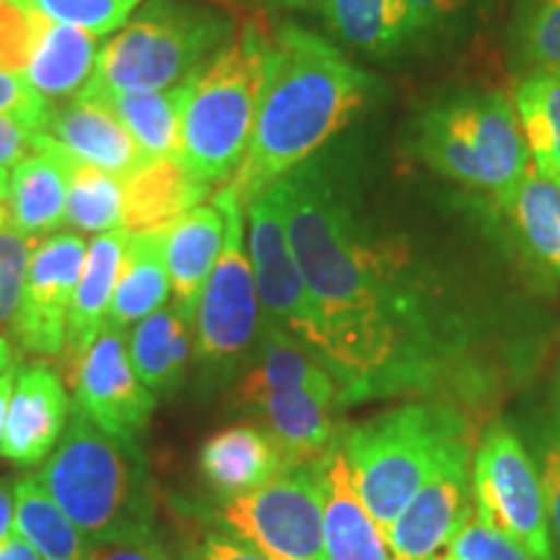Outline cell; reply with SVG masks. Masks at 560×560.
<instances>
[{
  "label": "cell",
  "instance_id": "cell-35",
  "mask_svg": "<svg viewBox=\"0 0 560 560\" xmlns=\"http://www.w3.org/2000/svg\"><path fill=\"white\" fill-rule=\"evenodd\" d=\"M34 247L37 240L21 234L11 223L0 229V327L11 325L16 317Z\"/></svg>",
  "mask_w": 560,
  "mask_h": 560
},
{
  "label": "cell",
  "instance_id": "cell-31",
  "mask_svg": "<svg viewBox=\"0 0 560 560\" xmlns=\"http://www.w3.org/2000/svg\"><path fill=\"white\" fill-rule=\"evenodd\" d=\"M19 535L39 552L42 560H89L91 545L62 514L37 478H24L13 486Z\"/></svg>",
  "mask_w": 560,
  "mask_h": 560
},
{
  "label": "cell",
  "instance_id": "cell-13",
  "mask_svg": "<svg viewBox=\"0 0 560 560\" xmlns=\"http://www.w3.org/2000/svg\"><path fill=\"white\" fill-rule=\"evenodd\" d=\"M86 242L68 231L47 236L34 247L16 317L11 322L13 335L26 353H62L70 304L86 262Z\"/></svg>",
  "mask_w": 560,
  "mask_h": 560
},
{
  "label": "cell",
  "instance_id": "cell-39",
  "mask_svg": "<svg viewBox=\"0 0 560 560\" xmlns=\"http://www.w3.org/2000/svg\"><path fill=\"white\" fill-rule=\"evenodd\" d=\"M89 560H177V558H174L170 548L159 540V535L153 532V527H143V529H132L128 535L115 537V540L94 545Z\"/></svg>",
  "mask_w": 560,
  "mask_h": 560
},
{
  "label": "cell",
  "instance_id": "cell-1",
  "mask_svg": "<svg viewBox=\"0 0 560 560\" xmlns=\"http://www.w3.org/2000/svg\"><path fill=\"white\" fill-rule=\"evenodd\" d=\"M276 190L317 312L319 363L338 382L340 402L429 389L452 350L405 289L395 249L371 240L319 161L301 164Z\"/></svg>",
  "mask_w": 560,
  "mask_h": 560
},
{
  "label": "cell",
  "instance_id": "cell-4",
  "mask_svg": "<svg viewBox=\"0 0 560 560\" xmlns=\"http://www.w3.org/2000/svg\"><path fill=\"white\" fill-rule=\"evenodd\" d=\"M270 66L272 37L257 21H247L195 75L182 112V164L210 190L240 170Z\"/></svg>",
  "mask_w": 560,
  "mask_h": 560
},
{
  "label": "cell",
  "instance_id": "cell-22",
  "mask_svg": "<svg viewBox=\"0 0 560 560\" xmlns=\"http://www.w3.org/2000/svg\"><path fill=\"white\" fill-rule=\"evenodd\" d=\"M70 164L73 159L45 132V145L13 166L9 177L13 229L39 242V236L66 223Z\"/></svg>",
  "mask_w": 560,
  "mask_h": 560
},
{
  "label": "cell",
  "instance_id": "cell-5",
  "mask_svg": "<svg viewBox=\"0 0 560 560\" xmlns=\"http://www.w3.org/2000/svg\"><path fill=\"white\" fill-rule=\"evenodd\" d=\"M363 506L387 535L423 482L470 444L457 410L441 402H408L338 436Z\"/></svg>",
  "mask_w": 560,
  "mask_h": 560
},
{
  "label": "cell",
  "instance_id": "cell-42",
  "mask_svg": "<svg viewBox=\"0 0 560 560\" xmlns=\"http://www.w3.org/2000/svg\"><path fill=\"white\" fill-rule=\"evenodd\" d=\"M542 493H545V511H548L550 540L560 550V446L545 452L542 459Z\"/></svg>",
  "mask_w": 560,
  "mask_h": 560
},
{
  "label": "cell",
  "instance_id": "cell-34",
  "mask_svg": "<svg viewBox=\"0 0 560 560\" xmlns=\"http://www.w3.org/2000/svg\"><path fill=\"white\" fill-rule=\"evenodd\" d=\"M21 3L58 24L75 26L94 37H107L122 30L125 21L136 13L143 0H21Z\"/></svg>",
  "mask_w": 560,
  "mask_h": 560
},
{
  "label": "cell",
  "instance_id": "cell-17",
  "mask_svg": "<svg viewBox=\"0 0 560 560\" xmlns=\"http://www.w3.org/2000/svg\"><path fill=\"white\" fill-rule=\"evenodd\" d=\"M322 490L327 560H400L363 506L338 436L314 459Z\"/></svg>",
  "mask_w": 560,
  "mask_h": 560
},
{
  "label": "cell",
  "instance_id": "cell-12",
  "mask_svg": "<svg viewBox=\"0 0 560 560\" xmlns=\"http://www.w3.org/2000/svg\"><path fill=\"white\" fill-rule=\"evenodd\" d=\"M249 262L265 319L293 335L319 361L322 335L317 312L285 234L283 210L276 185L247 206Z\"/></svg>",
  "mask_w": 560,
  "mask_h": 560
},
{
  "label": "cell",
  "instance_id": "cell-23",
  "mask_svg": "<svg viewBox=\"0 0 560 560\" xmlns=\"http://www.w3.org/2000/svg\"><path fill=\"white\" fill-rule=\"evenodd\" d=\"M100 52V37L37 13L34 47L24 81L45 102L70 100L89 86Z\"/></svg>",
  "mask_w": 560,
  "mask_h": 560
},
{
  "label": "cell",
  "instance_id": "cell-16",
  "mask_svg": "<svg viewBox=\"0 0 560 560\" xmlns=\"http://www.w3.org/2000/svg\"><path fill=\"white\" fill-rule=\"evenodd\" d=\"M70 418L68 392L47 363L19 366L3 431V457L21 467L50 457Z\"/></svg>",
  "mask_w": 560,
  "mask_h": 560
},
{
  "label": "cell",
  "instance_id": "cell-33",
  "mask_svg": "<svg viewBox=\"0 0 560 560\" xmlns=\"http://www.w3.org/2000/svg\"><path fill=\"white\" fill-rule=\"evenodd\" d=\"M511 45L527 73H560V0H522L516 9Z\"/></svg>",
  "mask_w": 560,
  "mask_h": 560
},
{
  "label": "cell",
  "instance_id": "cell-15",
  "mask_svg": "<svg viewBox=\"0 0 560 560\" xmlns=\"http://www.w3.org/2000/svg\"><path fill=\"white\" fill-rule=\"evenodd\" d=\"M470 459V444L459 446L392 522L384 537L400 560L436 558L472 514Z\"/></svg>",
  "mask_w": 560,
  "mask_h": 560
},
{
  "label": "cell",
  "instance_id": "cell-3",
  "mask_svg": "<svg viewBox=\"0 0 560 560\" xmlns=\"http://www.w3.org/2000/svg\"><path fill=\"white\" fill-rule=\"evenodd\" d=\"M34 478L91 548L153 527L149 467L136 439L100 429L79 408Z\"/></svg>",
  "mask_w": 560,
  "mask_h": 560
},
{
  "label": "cell",
  "instance_id": "cell-30",
  "mask_svg": "<svg viewBox=\"0 0 560 560\" xmlns=\"http://www.w3.org/2000/svg\"><path fill=\"white\" fill-rule=\"evenodd\" d=\"M514 109L527 140L532 166L560 182V73H524L514 89Z\"/></svg>",
  "mask_w": 560,
  "mask_h": 560
},
{
  "label": "cell",
  "instance_id": "cell-46",
  "mask_svg": "<svg viewBox=\"0 0 560 560\" xmlns=\"http://www.w3.org/2000/svg\"><path fill=\"white\" fill-rule=\"evenodd\" d=\"M19 366H13L0 376V446H3V431H5V416H9V400L13 392V382H16Z\"/></svg>",
  "mask_w": 560,
  "mask_h": 560
},
{
  "label": "cell",
  "instance_id": "cell-49",
  "mask_svg": "<svg viewBox=\"0 0 560 560\" xmlns=\"http://www.w3.org/2000/svg\"><path fill=\"white\" fill-rule=\"evenodd\" d=\"M260 3L278 5V9H306V5L319 3V0H260Z\"/></svg>",
  "mask_w": 560,
  "mask_h": 560
},
{
  "label": "cell",
  "instance_id": "cell-38",
  "mask_svg": "<svg viewBox=\"0 0 560 560\" xmlns=\"http://www.w3.org/2000/svg\"><path fill=\"white\" fill-rule=\"evenodd\" d=\"M0 115H9L13 120H21L34 130L45 132L50 102L42 100L24 79L0 70Z\"/></svg>",
  "mask_w": 560,
  "mask_h": 560
},
{
  "label": "cell",
  "instance_id": "cell-26",
  "mask_svg": "<svg viewBox=\"0 0 560 560\" xmlns=\"http://www.w3.org/2000/svg\"><path fill=\"white\" fill-rule=\"evenodd\" d=\"M495 202L532 262L560 280V182L529 164L520 182Z\"/></svg>",
  "mask_w": 560,
  "mask_h": 560
},
{
  "label": "cell",
  "instance_id": "cell-19",
  "mask_svg": "<svg viewBox=\"0 0 560 560\" xmlns=\"http://www.w3.org/2000/svg\"><path fill=\"white\" fill-rule=\"evenodd\" d=\"M223 236H226V215L215 198L187 210L164 231V257L174 296L172 304L190 325H195L200 293L221 255Z\"/></svg>",
  "mask_w": 560,
  "mask_h": 560
},
{
  "label": "cell",
  "instance_id": "cell-10",
  "mask_svg": "<svg viewBox=\"0 0 560 560\" xmlns=\"http://www.w3.org/2000/svg\"><path fill=\"white\" fill-rule=\"evenodd\" d=\"M213 520L226 535L247 542L268 560H327L314 462L291 467L247 493L221 495Z\"/></svg>",
  "mask_w": 560,
  "mask_h": 560
},
{
  "label": "cell",
  "instance_id": "cell-27",
  "mask_svg": "<svg viewBox=\"0 0 560 560\" xmlns=\"http://www.w3.org/2000/svg\"><path fill=\"white\" fill-rule=\"evenodd\" d=\"M170 293L172 283L164 257V231L128 234L120 276H117L104 325L128 330L130 325L166 306Z\"/></svg>",
  "mask_w": 560,
  "mask_h": 560
},
{
  "label": "cell",
  "instance_id": "cell-29",
  "mask_svg": "<svg viewBox=\"0 0 560 560\" xmlns=\"http://www.w3.org/2000/svg\"><path fill=\"white\" fill-rule=\"evenodd\" d=\"M319 5L335 37L353 50L387 55L416 34L405 0H319Z\"/></svg>",
  "mask_w": 560,
  "mask_h": 560
},
{
  "label": "cell",
  "instance_id": "cell-6",
  "mask_svg": "<svg viewBox=\"0 0 560 560\" xmlns=\"http://www.w3.org/2000/svg\"><path fill=\"white\" fill-rule=\"evenodd\" d=\"M229 39L231 21L213 9L192 0H143L102 45L81 96L179 86L198 75Z\"/></svg>",
  "mask_w": 560,
  "mask_h": 560
},
{
  "label": "cell",
  "instance_id": "cell-11",
  "mask_svg": "<svg viewBox=\"0 0 560 560\" xmlns=\"http://www.w3.org/2000/svg\"><path fill=\"white\" fill-rule=\"evenodd\" d=\"M475 514L516 540L535 560H556L542 478L520 436L503 423L482 433L470 459Z\"/></svg>",
  "mask_w": 560,
  "mask_h": 560
},
{
  "label": "cell",
  "instance_id": "cell-45",
  "mask_svg": "<svg viewBox=\"0 0 560 560\" xmlns=\"http://www.w3.org/2000/svg\"><path fill=\"white\" fill-rule=\"evenodd\" d=\"M16 524V506H13V495L0 486V542L13 532Z\"/></svg>",
  "mask_w": 560,
  "mask_h": 560
},
{
  "label": "cell",
  "instance_id": "cell-28",
  "mask_svg": "<svg viewBox=\"0 0 560 560\" xmlns=\"http://www.w3.org/2000/svg\"><path fill=\"white\" fill-rule=\"evenodd\" d=\"M192 81L195 75L164 91H125V94H96L86 100L104 104L136 138L145 159H182V112Z\"/></svg>",
  "mask_w": 560,
  "mask_h": 560
},
{
  "label": "cell",
  "instance_id": "cell-9",
  "mask_svg": "<svg viewBox=\"0 0 560 560\" xmlns=\"http://www.w3.org/2000/svg\"><path fill=\"white\" fill-rule=\"evenodd\" d=\"M213 198L226 215V236L195 314L192 353L202 380L229 376L260 338L262 327L255 272L244 249V206L231 182H223Z\"/></svg>",
  "mask_w": 560,
  "mask_h": 560
},
{
  "label": "cell",
  "instance_id": "cell-14",
  "mask_svg": "<svg viewBox=\"0 0 560 560\" xmlns=\"http://www.w3.org/2000/svg\"><path fill=\"white\" fill-rule=\"evenodd\" d=\"M75 408L117 436L136 439L156 410V395L138 380L128 355V332L104 325L79 361Z\"/></svg>",
  "mask_w": 560,
  "mask_h": 560
},
{
  "label": "cell",
  "instance_id": "cell-36",
  "mask_svg": "<svg viewBox=\"0 0 560 560\" xmlns=\"http://www.w3.org/2000/svg\"><path fill=\"white\" fill-rule=\"evenodd\" d=\"M446 552L454 560H535L520 542L490 527L475 511L446 545Z\"/></svg>",
  "mask_w": 560,
  "mask_h": 560
},
{
  "label": "cell",
  "instance_id": "cell-21",
  "mask_svg": "<svg viewBox=\"0 0 560 560\" xmlns=\"http://www.w3.org/2000/svg\"><path fill=\"white\" fill-rule=\"evenodd\" d=\"M198 467L202 480L219 493V499L247 493L291 470L270 433L249 423L213 433L200 446Z\"/></svg>",
  "mask_w": 560,
  "mask_h": 560
},
{
  "label": "cell",
  "instance_id": "cell-43",
  "mask_svg": "<svg viewBox=\"0 0 560 560\" xmlns=\"http://www.w3.org/2000/svg\"><path fill=\"white\" fill-rule=\"evenodd\" d=\"M405 3H408L412 30L423 32L441 24V21L457 16L459 11H465L470 0H405Z\"/></svg>",
  "mask_w": 560,
  "mask_h": 560
},
{
  "label": "cell",
  "instance_id": "cell-25",
  "mask_svg": "<svg viewBox=\"0 0 560 560\" xmlns=\"http://www.w3.org/2000/svg\"><path fill=\"white\" fill-rule=\"evenodd\" d=\"M195 350V325L182 317L174 304H166L136 322L128 332V355L138 380L153 395H174L185 380Z\"/></svg>",
  "mask_w": 560,
  "mask_h": 560
},
{
  "label": "cell",
  "instance_id": "cell-41",
  "mask_svg": "<svg viewBox=\"0 0 560 560\" xmlns=\"http://www.w3.org/2000/svg\"><path fill=\"white\" fill-rule=\"evenodd\" d=\"M187 560H268L262 552L249 548L247 542L236 540L226 532H206Z\"/></svg>",
  "mask_w": 560,
  "mask_h": 560
},
{
  "label": "cell",
  "instance_id": "cell-24",
  "mask_svg": "<svg viewBox=\"0 0 560 560\" xmlns=\"http://www.w3.org/2000/svg\"><path fill=\"white\" fill-rule=\"evenodd\" d=\"M208 195L210 187L195 179L182 159H153L125 179L122 229L128 234L166 231Z\"/></svg>",
  "mask_w": 560,
  "mask_h": 560
},
{
  "label": "cell",
  "instance_id": "cell-7",
  "mask_svg": "<svg viewBox=\"0 0 560 560\" xmlns=\"http://www.w3.org/2000/svg\"><path fill=\"white\" fill-rule=\"evenodd\" d=\"M236 402L260 412L291 467L310 465L332 444L340 387L301 342L262 317L257 355L234 392Z\"/></svg>",
  "mask_w": 560,
  "mask_h": 560
},
{
  "label": "cell",
  "instance_id": "cell-48",
  "mask_svg": "<svg viewBox=\"0 0 560 560\" xmlns=\"http://www.w3.org/2000/svg\"><path fill=\"white\" fill-rule=\"evenodd\" d=\"M13 366H16V355H13L11 340L5 338V335H0V376H3L5 371Z\"/></svg>",
  "mask_w": 560,
  "mask_h": 560
},
{
  "label": "cell",
  "instance_id": "cell-47",
  "mask_svg": "<svg viewBox=\"0 0 560 560\" xmlns=\"http://www.w3.org/2000/svg\"><path fill=\"white\" fill-rule=\"evenodd\" d=\"M11 223V190H9V170L0 166V229Z\"/></svg>",
  "mask_w": 560,
  "mask_h": 560
},
{
  "label": "cell",
  "instance_id": "cell-37",
  "mask_svg": "<svg viewBox=\"0 0 560 560\" xmlns=\"http://www.w3.org/2000/svg\"><path fill=\"white\" fill-rule=\"evenodd\" d=\"M37 13L21 0H0V70L24 79L34 47Z\"/></svg>",
  "mask_w": 560,
  "mask_h": 560
},
{
  "label": "cell",
  "instance_id": "cell-32",
  "mask_svg": "<svg viewBox=\"0 0 560 560\" xmlns=\"http://www.w3.org/2000/svg\"><path fill=\"white\" fill-rule=\"evenodd\" d=\"M125 182L73 161L68 179L66 223L81 234H109L122 229Z\"/></svg>",
  "mask_w": 560,
  "mask_h": 560
},
{
  "label": "cell",
  "instance_id": "cell-18",
  "mask_svg": "<svg viewBox=\"0 0 560 560\" xmlns=\"http://www.w3.org/2000/svg\"><path fill=\"white\" fill-rule=\"evenodd\" d=\"M45 132L73 161L96 166L122 182L151 161L138 149L128 128L104 104L86 96H70L60 107L50 104Z\"/></svg>",
  "mask_w": 560,
  "mask_h": 560
},
{
  "label": "cell",
  "instance_id": "cell-20",
  "mask_svg": "<svg viewBox=\"0 0 560 560\" xmlns=\"http://www.w3.org/2000/svg\"><path fill=\"white\" fill-rule=\"evenodd\" d=\"M125 244H128V231L125 229L94 236V242L89 244L86 262H83L73 304H70L66 346H62L60 353L62 361H66L68 382L73 380L83 353H86L104 327V322H107L112 293H115L125 257Z\"/></svg>",
  "mask_w": 560,
  "mask_h": 560
},
{
  "label": "cell",
  "instance_id": "cell-50",
  "mask_svg": "<svg viewBox=\"0 0 560 560\" xmlns=\"http://www.w3.org/2000/svg\"><path fill=\"white\" fill-rule=\"evenodd\" d=\"M431 560H454V558L450 556V552L444 550V552H439V556H436V558H431Z\"/></svg>",
  "mask_w": 560,
  "mask_h": 560
},
{
  "label": "cell",
  "instance_id": "cell-44",
  "mask_svg": "<svg viewBox=\"0 0 560 560\" xmlns=\"http://www.w3.org/2000/svg\"><path fill=\"white\" fill-rule=\"evenodd\" d=\"M0 560H42V558L39 552L34 550L16 529H13L11 535L0 542Z\"/></svg>",
  "mask_w": 560,
  "mask_h": 560
},
{
  "label": "cell",
  "instance_id": "cell-40",
  "mask_svg": "<svg viewBox=\"0 0 560 560\" xmlns=\"http://www.w3.org/2000/svg\"><path fill=\"white\" fill-rule=\"evenodd\" d=\"M42 145H45V132L9 115H0V166L11 170L19 161L37 153Z\"/></svg>",
  "mask_w": 560,
  "mask_h": 560
},
{
  "label": "cell",
  "instance_id": "cell-2",
  "mask_svg": "<svg viewBox=\"0 0 560 560\" xmlns=\"http://www.w3.org/2000/svg\"><path fill=\"white\" fill-rule=\"evenodd\" d=\"M374 79L317 34L285 24L272 37V66L255 130L229 182L249 206L322 145L369 102Z\"/></svg>",
  "mask_w": 560,
  "mask_h": 560
},
{
  "label": "cell",
  "instance_id": "cell-8",
  "mask_svg": "<svg viewBox=\"0 0 560 560\" xmlns=\"http://www.w3.org/2000/svg\"><path fill=\"white\" fill-rule=\"evenodd\" d=\"M416 151L433 172L493 200L532 164L514 102L501 91H470L433 104L418 120Z\"/></svg>",
  "mask_w": 560,
  "mask_h": 560
}]
</instances>
